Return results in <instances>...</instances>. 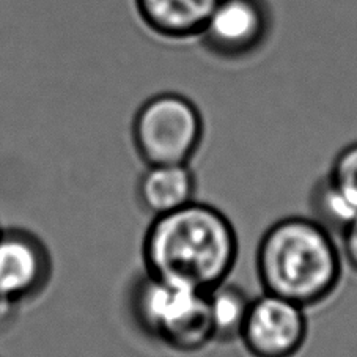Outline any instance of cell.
Returning a JSON list of instances; mask_svg holds the SVG:
<instances>
[{
	"label": "cell",
	"mask_w": 357,
	"mask_h": 357,
	"mask_svg": "<svg viewBox=\"0 0 357 357\" xmlns=\"http://www.w3.org/2000/svg\"><path fill=\"white\" fill-rule=\"evenodd\" d=\"M305 310L293 301L263 291L252 298L239 340L252 357H294L309 334Z\"/></svg>",
	"instance_id": "obj_7"
},
{
	"label": "cell",
	"mask_w": 357,
	"mask_h": 357,
	"mask_svg": "<svg viewBox=\"0 0 357 357\" xmlns=\"http://www.w3.org/2000/svg\"><path fill=\"white\" fill-rule=\"evenodd\" d=\"M129 313L140 332L178 353L213 342L208 293L145 273L129 288Z\"/></svg>",
	"instance_id": "obj_3"
},
{
	"label": "cell",
	"mask_w": 357,
	"mask_h": 357,
	"mask_svg": "<svg viewBox=\"0 0 357 357\" xmlns=\"http://www.w3.org/2000/svg\"><path fill=\"white\" fill-rule=\"evenodd\" d=\"M252 298L241 287L224 282L208 291L209 319L213 342L230 343L239 340Z\"/></svg>",
	"instance_id": "obj_10"
},
{
	"label": "cell",
	"mask_w": 357,
	"mask_h": 357,
	"mask_svg": "<svg viewBox=\"0 0 357 357\" xmlns=\"http://www.w3.org/2000/svg\"><path fill=\"white\" fill-rule=\"evenodd\" d=\"M54 258L47 244L24 227L0 230V304L21 309L51 285Z\"/></svg>",
	"instance_id": "obj_5"
},
{
	"label": "cell",
	"mask_w": 357,
	"mask_h": 357,
	"mask_svg": "<svg viewBox=\"0 0 357 357\" xmlns=\"http://www.w3.org/2000/svg\"><path fill=\"white\" fill-rule=\"evenodd\" d=\"M205 123L199 107L180 93H159L134 115V149L146 165L189 164L199 151Z\"/></svg>",
	"instance_id": "obj_4"
},
{
	"label": "cell",
	"mask_w": 357,
	"mask_h": 357,
	"mask_svg": "<svg viewBox=\"0 0 357 357\" xmlns=\"http://www.w3.org/2000/svg\"><path fill=\"white\" fill-rule=\"evenodd\" d=\"M273 30L268 0H219L199 35L203 49L220 60H244L266 45Z\"/></svg>",
	"instance_id": "obj_6"
},
{
	"label": "cell",
	"mask_w": 357,
	"mask_h": 357,
	"mask_svg": "<svg viewBox=\"0 0 357 357\" xmlns=\"http://www.w3.org/2000/svg\"><path fill=\"white\" fill-rule=\"evenodd\" d=\"M326 176L357 208V142L337 153Z\"/></svg>",
	"instance_id": "obj_12"
},
{
	"label": "cell",
	"mask_w": 357,
	"mask_h": 357,
	"mask_svg": "<svg viewBox=\"0 0 357 357\" xmlns=\"http://www.w3.org/2000/svg\"><path fill=\"white\" fill-rule=\"evenodd\" d=\"M238 252L231 220L197 200L153 218L142 241L145 273L205 293L227 282Z\"/></svg>",
	"instance_id": "obj_1"
},
{
	"label": "cell",
	"mask_w": 357,
	"mask_h": 357,
	"mask_svg": "<svg viewBox=\"0 0 357 357\" xmlns=\"http://www.w3.org/2000/svg\"><path fill=\"white\" fill-rule=\"evenodd\" d=\"M0 230H2V227H0Z\"/></svg>",
	"instance_id": "obj_14"
},
{
	"label": "cell",
	"mask_w": 357,
	"mask_h": 357,
	"mask_svg": "<svg viewBox=\"0 0 357 357\" xmlns=\"http://www.w3.org/2000/svg\"><path fill=\"white\" fill-rule=\"evenodd\" d=\"M195 190L189 164L146 165L137 183V200L145 213L158 218L194 202Z\"/></svg>",
	"instance_id": "obj_9"
},
{
	"label": "cell",
	"mask_w": 357,
	"mask_h": 357,
	"mask_svg": "<svg viewBox=\"0 0 357 357\" xmlns=\"http://www.w3.org/2000/svg\"><path fill=\"white\" fill-rule=\"evenodd\" d=\"M340 239L342 255L347 260L348 266L357 274V216L340 233Z\"/></svg>",
	"instance_id": "obj_13"
},
{
	"label": "cell",
	"mask_w": 357,
	"mask_h": 357,
	"mask_svg": "<svg viewBox=\"0 0 357 357\" xmlns=\"http://www.w3.org/2000/svg\"><path fill=\"white\" fill-rule=\"evenodd\" d=\"M310 206L313 219L326 227L332 235L338 236L357 216V208L328 180V176L313 188Z\"/></svg>",
	"instance_id": "obj_11"
},
{
	"label": "cell",
	"mask_w": 357,
	"mask_h": 357,
	"mask_svg": "<svg viewBox=\"0 0 357 357\" xmlns=\"http://www.w3.org/2000/svg\"><path fill=\"white\" fill-rule=\"evenodd\" d=\"M218 3L219 0H134L142 24L169 41L199 38Z\"/></svg>",
	"instance_id": "obj_8"
},
{
	"label": "cell",
	"mask_w": 357,
	"mask_h": 357,
	"mask_svg": "<svg viewBox=\"0 0 357 357\" xmlns=\"http://www.w3.org/2000/svg\"><path fill=\"white\" fill-rule=\"evenodd\" d=\"M255 268L264 293L309 309L335 293L343 274V255L326 227L313 218L290 216L263 233Z\"/></svg>",
	"instance_id": "obj_2"
}]
</instances>
